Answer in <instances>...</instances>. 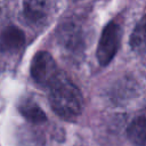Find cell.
<instances>
[{
  "label": "cell",
  "instance_id": "obj_1",
  "mask_svg": "<svg viewBox=\"0 0 146 146\" xmlns=\"http://www.w3.org/2000/svg\"><path fill=\"white\" fill-rule=\"evenodd\" d=\"M49 105L65 120L78 117L83 108V97L79 88L65 75H62L48 88Z\"/></svg>",
  "mask_w": 146,
  "mask_h": 146
},
{
  "label": "cell",
  "instance_id": "obj_2",
  "mask_svg": "<svg viewBox=\"0 0 146 146\" xmlns=\"http://www.w3.org/2000/svg\"><path fill=\"white\" fill-rule=\"evenodd\" d=\"M62 75L52 56L47 51H39L31 62V76L42 88L48 89Z\"/></svg>",
  "mask_w": 146,
  "mask_h": 146
},
{
  "label": "cell",
  "instance_id": "obj_3",
  "mask_svg": "<svg viewBox=\"0 0 146 146\" xmlns=\"http://www.w3.org/2000/svg\"><path fill=\"white\" fill-rule=\"evenodd\" d=\"M121 27L119 24L111 22L108 23L103 32L98 42L97 48V59L102 66H106L114 58L117 52L120 40H121Z\"/></svg>",
  "mask_w": 146,
  "mask_h": 146
},
{
  "label": "cell",
  "instance_id": "obj_4",
  "mask_svg": "<svg viewBox=\"0 0 146 146\" xmlns=\"http://www.w3.org/2000/svg\"><path fill=\"white\" fill-rule=\"evenodd\" d=\"M25 44V35L16 26L6 27L0 35V50L6 54L19 51Z\"/></svg>",
  "mask_w": 146,
  "mask_h": 146
},
{
  "label": "cell",
  "instance_id": "obj_5",
  "mask_svg": "<svg viewBox=\"0 0 146 146\" xmlns=\"http://www.w3.org/2000/svg\"><path fill=\"white\" fill-rule=\"evenodd\" d=\"M127 136L136 146H146V106L129 123Z\"/></svg>",
  "mask_w": 146,
  "mask_h": 146
},
{
  "label": "cell",
  "instance_id": "obj_6",
  "mask_svg": "<svg viewBox=\"0 0 146 146\" xmlns=\"http://www.w3.org/2000/svg\"><path fill=\"white\" fill-rule=\"evenodd\" d=\"M49 11V0H23V14L33 24L43 22Z\"/></svg>",
  "mask_w": 146,
  "mask_h": 146
},
{
  "label": "cell",
  "instance_id": "obj_7",
  "mask_svg": "<svg viewBox=\"0 0 146 146\" xmlns=\"http://www.w3.org/2000/svg\"><path fill=\"white\" fill-rule=\"evenodd\" d=\"M19 113L31 123H42L47 120L44 112L32 98H22L18 103Z\"/></svg>",
  "mask_w": 146,
  "mask_h": 146
},
{
  "label": "cell",
  "instance_id": "obj_8",
  "mask_svg": "<svg viewBox=\"0 0 146 146\" xmlns=\"http://www.w3.org/2000/svg\"><path fill=\"white\" fill-rule=\"evenodd\" d=\"M130 44L136 51H146V15L135 27L130 38Z\"/></svg>",
  "mask_w": 146,
  "mask_h": 146
}]
</instances>
